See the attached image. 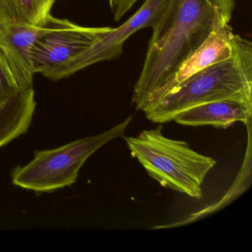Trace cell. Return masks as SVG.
<instances>
[{"label":"cell","mask_w":252,"mask_h":252,"mask_svg":"<svg viewBox=\"0 0 252 252\" xmlns=\"http://www.w3.org/2000/svg\"><path fill=\"white\" fill-rule=\"evenodd\" d=\"M220 0H169L148 45L132 102L144 111L213 29Z\"/></svg>","instance_id":"obj_1"},{"label":"cell","mask_w":252,"mask_h":252,"mask_svg":"<svg viewBox=\"0 0 252 252\" xmlns=\"http://www.w3.org/2000/svg\"><path fill=\"white\" fill-rule=\"evenodd\" d=\"M229 59L212 64L191 76L144 110L154 123L172 122L190 107L227 98L252 99V44L234 34Z\"/></svg>","instance_id":"obj_2"},{"label":"cell","mask_w":252,"mask_h":252,"mask_svg":"<svg viewBox=\"0 0 252 252\" xmlns=\"http://www.w3.org/2000/svg\"><path fill=\"white\" fill-rule=\"evenodd\" d=\"M162 129L160 124L125 138L131 154L162 187L201 199L202 184L216 160L191 150L186 141L166 138Z\"/></svg>","instance_id":"obj_3"},{"label":"cell","mask_w":252,"mask_h":252,"mask_svg":"<svg viewBox=\"0 0 252 252\" xmlns=\"http://www.w3.org/2000/svg\"><path fill=\"white\" fill-rule=\"evenodd\" d=\"M132 120L129 116L102 133L76 140L54 150L36 152L30 163L14 169L13 184L36 192H51L73 185L86 160L107 143L124 137Z\"/></svg>","instance_id":"obj_4"},{"label":"cell","mask_w":252,"mask_h":252,"mask_svg":"<svg viewBox=\"0 0 252 252\" xmlns=\"http://www.w3.org/2000/svg\"><path fill=\"white\" fill-rule=\"evenodd\" d=\"M111 29L82 27L58 19L32 48L30 57L33 72L54 81L65 78L67 67Z\"/></svg>","instance_id":"obj_5"},{"label":"cell","mask_w":252,"mask_h":252,"mask_svg":"<svg viewBox=\"0 0 252 252\" xmlns=\"http://www.w3.org/2000/svg\"><path fill=\"white\" fill-rule=\"evenodd\" d=\"M234 8V0H220L217 10L213 29L206 40L166 81L148 107L191 76L212 64L229 59L232 56V39L234 33L230 26V21Z\"/></svg>","instance_id":"obj_6"},{"label":"cell","mask_w":252,"mask_h":252,"mask_svg":"<svg viewBox=\"0 0 252 252\" xmlns=\"http://www.w3.org/2000/svg\"><path fill=\"white\" fill-rule=\"evenodd\" d=\"M169 0H146L140 9L124 24L98 38L68 67L65 77L100 62L120 57L129 36L146 28H153L160 20Z\"/></svg>","instance_id":"obj_7"},{"label":"cell","mask_w":252,"mask_h":252,"mask_svg":"<svg viewBox=\"0 0 252 252\" xmlns=\"http://www.w3.org/2000/svg\"><path fill=\"white\" fill-rule=\"evenodd\" d=\"M57 20L51 15L39 24H14L0 30V50L22 91L33 88L35 73L31 62L32 48Z\"/></svg>","instance_id":"obj_8"},{"label":"cell","mask_w":252,"mask_h":252,"mask_svg":"<svg viewBox=\"0 0 252 252\" xmlns=\"http://www.w3.org/2000/svg\"><path fill=\"white\" fill-rule=\"evenodd\" d=\"M252 99L227 98L199 104L177 114L174 122L186 126L212 125L226 129L236 122L252 126Z\"/></svg>","instance_id":"obj_9"},{"label":"cell","mask_w":252,"mask_h":252,"mask_svg":"<svg viewBox=\"0 0 252 252\" xmlns=\"http://www.w3.org/2000/svg\"><path fill=\"white\" fill-rule=\"evenodd\" d=\"M36 107L32 88L19 93L0 109V147L28 132Z\"/></svg>","instance_id":"obj_10"},{"label":"cell","mask_w":252,"mask_h":252,"mask_svg":"<svg viewBox=\"0 0 252 252\" xmlns=\"http://www.w3.org/2000/svg\"><path fill=\"white\" fill-rule=\"evenodd\" d=\"M55 1L0 0V30L11 25H36L46 21Z\"/></svg>","instance_id":"obj_11"},{"label":"cell","mask_w":252,"mask_h":252,"mask_svg":"<svg viewBox=\"0 0 252 252\" xmlns=\"http://www.w3.org/2000/svg\"><path fill=\"white\" fill-rule=\"evenodd\" d=\"M6 59L0 50V109L9 100L21 92Z\"/></svg>","instance_id":"obj_12"},{"label":"cell","mask_w":252,"mask_h":252,"mask_svg":"<svg viewBox=\"0 0 252 252\" xmlns=\"http://www.w3.org/2000/svg\"><path fill=\"white\" fill-rule=\"evenodd\" d=\"M138 0H109L115 21L118 22L132 8Z\"/></svg>","instance_id":"obj_13"}]
</instances>
